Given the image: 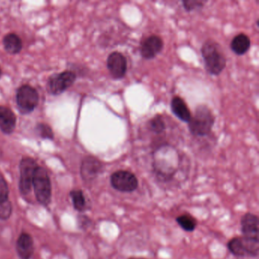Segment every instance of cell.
<instances>
[{
    "label": "cell",
    "mask_w": 259,
    "mask_h": 259,
    "mask_svg": "<svg viewBox=\"0 0 259 259\" xmlns=\"http://www.w3.org/2000/svg\"><path fill=\"white\" fill-rule=\"evenodd\" d=\"M201 56L204 66L210 75H221L227 66V59L221 50V46L213 40H208L201 47Z\"/></svg>",
    "instance_id": "1"
},
{
    "label": "cell",
    "mask_w": 259,
    "mask_h": 259,
    "mask_svg": "<svg viewBox=\"0 0 259 259\" xmlns=\"http://www.w3.org/2000/svg\"><path fill=\"white\" fill-rule=\"evenodd\" d=\"M215 116L206 105L198 106L195 113L188 122L191 134L197 137H204L211 133L214 125Z\"/></svg>",
    "instance_id": "2"
},
{
    "label": "cell",
    "mask_w": 259,
    "mask_h": 259,
    "mask_svg": "<svg viewBox=\"0 0 259 259\" xmlns=\"http://www.w3.org/2000/svg\"><path fill=\"white\" fill-rule=\"evenodd\" d=\"M32 186L37 201L42 205H49L52 197V186L48 171L42 166H38L36 169Z\"/></svg>",
    "instance_id": "3"
},
{
    "label": "cell",
    "mask_w": 259,
    "mask_h": 259,
    "mask_svg": "<svg viewBox=\"0 0 259 259\" xmlns=\"http://www.w3.org/2000/svg\"><path fill=\"white\" fill-rule=\"evenodd\" d=\"M227 248L237 257H257L259 240L247 239L243 236L233 238L227 243Z\"/></svg>",
    "instance_id": "4"
},
{
    "label": "cell",
    "mask_w": 259,
    "mask_h": 259,
    "mask_svg": "<svg viewBox=\"0 0 259 259\" xmlns=\"http://www.w3.org/2000/svg\"><path fill=\"white\" fill-rule=\"evenodd\" d=\"M37 166V162L31 157H25L21 160L19 188L22 195H27L31 192L33 178Z\"/></svg>",
    "instance_id": "5"
},
{
    "label": "cell",
    "mask_w": 259,
    "mask_h": 259,
    "mask_svg": "<svg viewBox=\"0 0 259 259\" xmlns=\"http://www.w3.org/2000/svg\"><path fill=\"white\" fill-rule=\"evenodd\" d=\"M110 184L113 189L119 192H133L138 189L139 180L133 172L121 169L112 174Z\"/></svg>",
    "instance_id": "6"
},
{
    "label": "cell",
    "mask_w": 259,
    "mask_h": 259,
    "mask_svg": "<svg viewBox=\"0 0 259 259\" xmlns=\"http://www.w3.org/2000/svg\"><path fill=\"white\" fill-rule=\"evenodd\" d=\"M17 104L22 113H29L38 104V94L34 88L23 85L18 90Z\"/></svg>",
    "instance_id": "7"
},
{
    "label": "cell",
    "mask_w": 259,
    "mask_h": 259,
    "mask_svg": "<svg viewBox=\"0 0 259 259\" xmlns=\"http://www.w3.org/2000/svg\"><path fill=\"white\" fill-rule=\"evenodd\" d=\"M76 75L71 71L55 74L50 78L48 90L53 95H60L75 82Z\"/></svg>",
    "instance_id": "8"
},
{
    "label": "cell",
    "mask_w": 259,
    "mask_h": 259,
    "mask_svg": "<svg viewBox=\"0 0 259 259\" xmlns=\"http://www.w3.org/2000/svg\"><path fill=\"white\" fill-rule=\"evenodd\" d=\"M107 67L113 79H122L126 75L128 69L126 58L122 53H111L107 60Z\"/></svg>",
    "instance_id": "9"
},
{
    "label": "cell",
    "mask_w": 259,
    "mask_h": 259,
    "mask_svg": "<svg viewBox=\"0 0 259 259\" xmlns=\"http://www.w3.org/2000/svg\"><path fill=\"white\" fill-rule=\"evenodd\" d=\"M164 43L160 36H148L142 40L140 45V53L145 60H152L155 58L163 49Z\"/></svg>",
    "instance_id": "10"
},
{
    "label": "cell",
    "mask_w": 259,
    "mask_h": 259,
    "mask_svg": "<svg viewBox=\"0 0 259 259\" xmlns=\"http://www.w3.org/2000/svg\"><path fill=\"white\" fill-rule=\"evenodd\" d=\"M104 165L97 157L89 156L81 162L80 174L84 181L92 182L101 174Z\"/></svg>",
    "instance_id": "11"
},
{
    "label": "cell",
    "mask_w": 259,
    "mask_h": 259,
    "mask_svg": "<svg viewBox=\"0 0 259 259\" xmlns=\"http://www.w3.org/2000/svg\"><path fill=\"white\" fill-rule=\"evenodd\" d=\"M241 231L243 237L259 240V220L257 215L246 213L241 219Z\"/></svg>",
    "instance_id": "12"
},
{
    "label": "cell",
    "mask_w": 259,
    "mask_h": 259,
    "mask_svg": "<svg viewBox=\"0 0 259 259\" xmlns=\"http://www.w3.org/2000/svg\"><path fill=\"white\" fill-rule=\"evenodd\" d=\"M16 249L21 258L31 259L34 251V240L31 235L22 233L18 238Z\"/></svg>",
    "instance_id": "13"
},
{
    "label": "cell",
    "mask_w": 259,
    "mask_h": 259,
    "mask_svg": "<svg viewBox=\"0 0 259 259\" xmlns=\"http://www.w3.org/2000/svg\"><path fill=\"white\" fill-rule=\"evenodd\" d=\"M170 105L172 113L179 119L187 123L189 122L192 117V113L183 98L174 97L171 101Z\"/></svg>",
    "instance_id": "14"
},
{
    "label": "cell",
    "mask_w": 259,
    "mask_h": 259,
    "mask_svg": "<svg viewBox=\"0 0 259 259\" xmlns=\"http://www.w3.org/2000/svg\"><path fill=\"white\" fill-rule=\"evenodd\" d=\"M16 125L14 113L7 107L0 106V130L6 134H11Z\"/></svg>",
    "instance_id": "15"
},
{
    "label": "cell",
    "mask_w": 259,
    "mask_h": 259,
    "mask_svg": "<svg viewBox=\"0 0 259 259\" xmlns=\"http://www.w3.org/2000/svg\"><path fill=\"white\" fill-rule=\"evenodd\" d=\"M251 47V40L248 35L243 33L233 37L230 44L232 51L238 56L244 55L248 52Z\"/></svg>",
    "instance_id": "16"
},
{
    "label": "cell",
    "mask_w": 259,
    "mask_h": 259,
    "mask_svg": "<svg viewBox=\"0 0 259 259\" xmlns=\"http://www.w3.org/2000/svg\"><path fill=\"white\" fill-rule=\"evenodd\" d=\"M4 45L6 51L10 54H17L22 48V42L20 37L16 34H7L4 39Z\"/></svg>",
    "instance_id": "17"
},
{
    "label": "cell",
    "mask_w": 259,
    "mask_h": 259,
    "mask_svg": "<svg viewBox=\"0 0 259 259\" xmlns=\"http://www.w3.org/2000/svg\"><path fill=\"white\" fill-rule=\"evenodd\" d=\"M70 197L75 210L80 212L85 210L87 207V201L82 191L80 189H74L70 192Z\"/></svg>",
    "instance_id": "18"
},
{
    "label": "cell",
    "mask_w": 259,
    "mask_h": 259,
    "mask_svg": "<svg viewBox=\"0 0 259 259\" xmlns=\"http://www.w3.org/2000/svg\"><path fill=\"white\" fill-rule=\"evenodd\" d=\"M178 225L186 232H192L196 228L197 223L196 220L194 217L189 213H185V214L180 215L176 219Z\"/></svg>",
    "instance_id": "19"
},
{
    "label": "cell",
    "mask_w": 259,
    "mask_h": 259,
    "mask_svg": "<svg viewBox=\"0 0 259 259\" xmlns=\"http://www.w3.org/2000/svg\"><path fill=\"white\" fill-rule=\"evenodd\" d=\"M148 128L155 134L160 135L166 130V124L160 115H156L148 121Z\"/></svg>",
    "instance_id": "20"
},
{
    "label": "cell",
    "mask_w": 259,
    "mask_h": 259,
    "mask_svg": "<svg viewBox=\"0 0 259 259\" xmlns=\"http://www.w3.org/2000/svg\"><path fill=\"white\" fill-rule=\"evenodd\" d=\"M182 4L185 10L190 13V12L198 11L204 8L206 2L201 0H186V1H183Z\"/></svg>",
    "instance_id": "21"
},
{
    "label": "cell",
    "mask_w": 259,
    "mask_h": 259,
    "mask_svg": "<svg viewBox=\"0 0 259 259\" xmlns=\"http://www.w3.org/2000/svg\"><path fill=\"white\" fill-rule=\"evenodd\" d=\"M13 213V204L10 200L0 202V220L7 221Z\"/></svg>",
    "instance_id": "22"
},
{
    "label": "cell",
    "mask_w": 259,
    "mask_h": 259,
    "mask_svg": "<svg viewBox=\"0 0 259 259\" xmlns=\"http://www.w3.org/2000/svg\"><path fill=\"white\" fill-rule=\"evenodd\" d=\"M9 194H10V190H9L8 184L4 177L0 175V202L8 201Z\"/></svg>",
    "instance_id": "23"
},
{
    "label": "cell",
    "mask_w": 259,
    "mask_h": 259,
    "mask_svg": "<svg viewBox=\"0 0 259 259\" xmlns=\"http://www.w3.org/2000/svg\"><path fill=\"white\" fill-rule=\"evenodd\" d=\"M37 128L38 130L39 135L43 139H54V133L49 125L45 123H40L37 125Z\"/></svg>",
    "instance_id": "24"
},
{
    "label": "cell",
    "mask_w": 259,
    "mask_h": 259,
    "mask_svg": "<svg viewBox=\"0 0 259 259\" xmlns=\"http://www.w3.org/2000/svg\"><path fill=\"white\" fill-rule=\"evenodd\" d=\"M130 259H145V258H142V257H130Z\"/></svg>",
    "instance_id": "25"
},
{
    "label": "cell",
    "mask_w": 259,
    "mask_h": 259,
    "mask_svg": "<svg viewBox=\"0 0 259 259\" xmlns=\"http://www.w3.org/2000/svg\"><path fill=\"white\" fill-rule=\"evenodd\" d=\"M0 76H1V69H0Z\"/></svg>",
    "instance_id": "26"
}]
</instances>
